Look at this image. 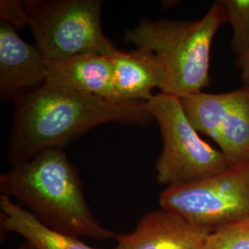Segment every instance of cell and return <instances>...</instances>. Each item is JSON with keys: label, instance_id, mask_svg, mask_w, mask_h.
<instances>
[{"label": "cell", "instance_id": "8fae6325", "mask_svg": "<svg viewBox=\"0 0 249 249\" xmlns=\"http://www.w3.org/2000/svg\"><path fill=\"white\" fill-rule=\"evenodd\" d=\"M109 57L114 86L120 100L147 103L153 97L154 89L162 88L164 72L154 53L139 48L130 52L116 49Z\"/></svg>", "mask_w": 249, "mask_h": 249}, {"label": "cell", "instance_id": "ba28073f", "mask_svg": "<svg viewBox=\"0 0 249 249\" xmlns=\"http://www.w3.org/2000/svg\"><path fill=\"white\" fill-rule=\"evenodd\" d=\"M46 59L36 45L20 38L17 30L0 24V96L2 101L21 97L46 84Z\"/></svg>", "mask_w": 249, "mask_h": 249}, {"label": "cell", "instance_id": "e0dca14e", "mask_svg": "<svg viewBox=\"0 0 249 249\" xmlns=\"http://www.w3.org/2000/svg\"><path fill=\"white\" fill-rule=\"evenodd\" d=\"M18 249H37L36 247H34L33 245H31L30 243L25 242L24 244H22L21 246L18 247Z\"/></svg>", "mask_w": 249, "mask_h": 249}, {"label": "cell", "instance_id": "9a60e30c", "mask_svg": "<svg viewBox=\"0 0 249 249\" xmlns=\"http://www.w3.org/2000/svg\"><path fill=\"white\" fill-rule=\"evenodd\" d=\"M0 18L2 23L8 24L15 30L29 27V17L24 2L18 0H1Z\"/></svg>", "mask_w": 249, "mask_h": 249}, {"label": "cell", "instance_id": "4fadbf2b", "mask_svg": "<svg viewBox=\"0 0 249 249\" xmlns=\"http://www.w3.org/2000/svg\"><path fill=\"white\" fill-rule=\"evenodd\" d=\"M225 15L226 23L231 25V47L240 54L249 50V0L219 1Z\"/></svg>", "mask_w": 249, "mask_h": 249}, {"label": "cell", "instance_id": "8992f818", "mask_svg": "<svg viewBox=\"0 0 249 249\" xmlns=\"http://www.w3.org/2000/svg\"><path fill=\"white\" fill-rule=\"evenodd\" d=\"M160 208L213 231L249 216V164L229 167L212 178L167 187Z\"/></svg>", "mask_w": 249, "mask_h": 249}, {"label": "cell", "instance_id": "7c38bea8", "mask_svg": "<svg viewBox=\"0 0 249 249\" xmlns=\"http://www.w3.org/2000/svg\"><path fill=\"white\" fill-rule=\"evenodd\" d=\"M0 227L2 233H16L37 249H100L89 247L79 237L48 228L24 208L2 194Z\"/></svg>", "mask_w": 249, "mask_h": 249}, {"label": "cell", "instance_id": "30bf717a", "mask_svg": "<svg viewBox=\"0 0 249 249\" xmlns=\"http://www.w3.org/2000/svg\"><path fill=\"white\" fill-rule=\"evenodd\" d=\"M46 85L81 94L122 101L116 94L109 56L79 54L47 60Z\"/></svg>", "mask_w": 249, "mask_h": 249}, {"label": "cell", "instance_id": "2e32d148", "mask_svg": "<svg viewBox=\"0 0 249 249\" xmlns=\"http://www.w3.org/2000/svg\"><path fill=\"white\" fill-rule=\"evenodd\" d=\"M236 66L240 70L241 80L244 87L249 90V50L238 54Z\"/></svg>", "mask_w": 249, "mask_h": 249}, {"label": "cell", "instance_id": "3957f363", "mask_svg": "<svg viewBox=\"0 0 249 249\" xmlns=\"http://www.w3.org/2000/svg\"><path fill=\"white\" fill-rule=\"evenodd\" d=\"M224 23L225 15L217 1L198 20L142 18L125 32L124 41L154 53L164 72L160 92L183 98L209 85L212 45Z\"/></svg>", "mask_w": 249, "mask_h": 249}, {"label": "cell", "instance_id": "7a4b0ae2", "mask_svg": "<svg viewBox=\"0 0 249 249\" xmlns=\"http://www.w3.org/2000/svg\"><path fill=\"white\" fill-rule=\"evenodd\" d=\"M0 191L53 231L95 240L117 238L92 213L79 173L61 149L42 151L12 166L0 176Z\"/></svg>", "mask_w": 249, "mask_h": 249}, {"label": "cell", "instance_id": "52a82bcc", "mask_svg": "<svg viewBox=\"0 0 249 249\" xmlns=\"http://www.w3.org/2000/svg\"><path fill=\"white\" fill-rule=\"evenodd\" d=\"M190 123L211 138L229 167L249 164V90L198 92L180 98Z\"/></svg>", "mask_w": 249, "mask_h": 249}, {"label": "cell", "instance_id": "6da1fadb", "mask_svg": "<svg viewBox=\"0 0 249 249\" xmlns=\"http://www.w3.org/2000/svg\"><path fill=\"white\" fill-rule=\"evenodd\" d=\"M8 156L12 166L42 151L61 149L106 123L147 125L154 121L146 103L81 94L44 85L17 99Z\"/></svg>", "mask_w": 249, "mask_h": 249}, {"label": "cell", "instance_id": "9c48e42d", "mask_svg": "<svg viewBox=\"0 0 249 249\" xmlns=\"http://www.w3.org/2000/svg\"><path fill=\"white\" fill-rule=\"evenodd\" d=\"M211 232L160 208L145 214L133 231L118 234L115 249H201Z\"/></svg>", "mask_w": 249, "mask_h": 249}, {"label": "cell", "instance_id": "5b68a950", "mask_svg": "<svg viewBox=\"0 0 249 249\" xmlns=\"http://www.w3.org/2000/svg\"><path fill=\"white\" fill-rule=\"evenodd\" d=\"M146 107L160 126L163 143L155 165L160 185L190 184L229 168L223 153L199 137L179 97L160 92L146 103Z\"/></svg>", "mask_w": 249, "mask_h": 249}, {"label": "cell", "instance_id": "277c9868", "mask_svg": "<svg viewBox=\"0 0 249 249\" xmlns=\"http://www.w3.org/2000/svg\"><path fill=\"white\" fill-rule=\"evenodd\" d=\"M24 7L36 47L47 60L109 56L116 50L102 30L100 0H27Z\"/></svg>", "mask_w": 249, "mask_h": 249}, {"label": "cell", "instance_id": "5bb4252c", "mask_svg": "<svg viewBox=\"0 0 249 249\" xmlns=\"http://www.w3.org/2000/svg\"><path fill=\"white\" fill-rule=\"evenodd\" d=\"M201 249H249V216L212 231Z\"/></svg>", "mask_w": 249, "mask_h": 249}]
</instances>
